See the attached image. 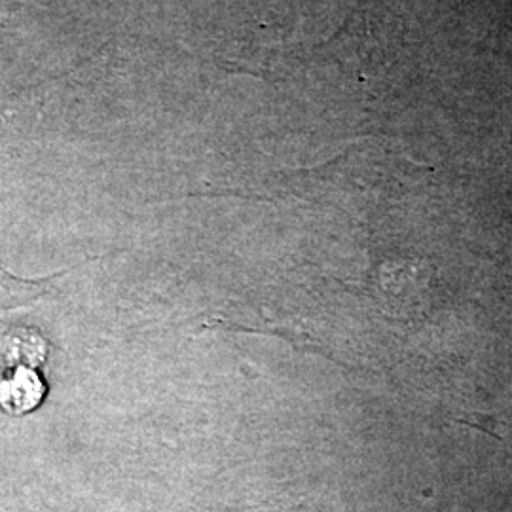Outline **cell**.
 <instances>
[{"mask_svg": "<svg viewBox=\"0 0 512 512\" xmlns=\"http://www.w3.org/2000/svg\"><path fill=\"white\" fill-rule=\"evenodd\" d=\"M42 395L40 380L31 370H19L10 380H4L0 385V401L6 410L12 412H27L37 406Z\"/></svg>", "mask_w": 512, "mask_h": 512, "instance_id": "obj_2", "label": "cell"}, {"mask_svg": "<svg viewBox=\"0 0 512 512\" xmlns=\"http://www.w3.org/2000/svg\"><path fill=\"white\" fill-rule=\"evenodd\" d=\"M458 421L459 423L469 425V427L482 429V431H486V433H490V435L497 437L494 431H492V427L497 425V420H495L494 416H488V414H473V416H469V418H461V420Z\"/></svg>", "mask_w": 512, "mask_h": 512, "instance_id": "obj_3", "label": "cell"}, {"mask_svg": "<svg viewBox=\"0 0 512 512\" xmlns=\"http://www.w3.org/2000/svg\"><path fill=\"white\" fill-rule=\"evenodd\" d=\"M59 275L61 274L42 277V279H23L12 274L0 262V315L37 304L38 300L52 293V287Z\"/></svg>", "mask_w": 512, "mask_h": 512, "instance_id": "obj_1", "label": "cell"}, {"mask_svg": "<svg viewBox=\"0 0 512 512\" xmlns=\"http://www.w3.org/2000/svg\"><path fill=\"white\" fill-rule=\"evenodd\" d=\"M4 23H6V18H4V14H2V12H0V27H2V25H4Z\"/></svg>", "mask_w": 512, "mask_h": 512, "instance_id": "obj_4", "label": "cell"}]
</instances>
